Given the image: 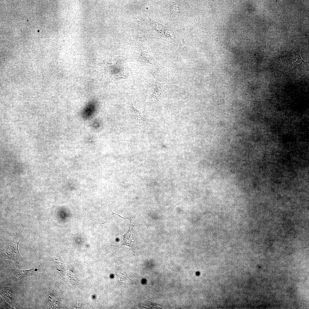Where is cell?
Segmentation results:
<instances>
[{
    "label": "cell",
    "instance_id": "cell-1",
    "mask_svg": "<svg viewBox=\"0 0 309 309\" xmlns=\"http://www.w3.org/2000/svg\"><path fill=\"white\" fill-rule=\"evenodd\" d=\"M20 240L15 236L13 240L8 242L1 250V255L4 258L11 260L19 264L23 261L18 250V244Z\"/></svg>",
    "mask_w": 309,
    "mask_h": 309
},
{
    "label": "cell",
    "instance_id": "cell-2",
    "mask_svg": "<svg viewBox=\"0 0 309 309\" xmlns=\"http://www.w3.org/2000/svg\"><path fill=\"white\" fill-rule=\"evenodd\" d=\"M38 270L33 268L28 270H20L11 269L10 270L11 276L14 280H20L29 276L38 274Z\"/></svg>",
    "mask_w": 309,
    "mask_h": 309
},
{
    "label": "cell",
    "instance_id": "cell-3",
    "mask_svg": "<svg viewBox=\"0 0 309 309\" xmlns=\"http://www.w3.org/2000/svg\"><path fill=\"white\" fill-rule=\"evenodd\" d=\"M1 294L9 302H11L13 300V290L10 285L3 284L2 285L1 287Z\"/></svg>",
    "mask_w": 309,
    "mask_h": 309
},
{
    "label": "cell",
    "instance_id": "cell-4",
    "mask_svg": "<svg viewBox=\"0 0 309 309\" xmlns=\"http://www.w3.org/2000/svg\"><path fill=\"white\" fill-rule=\"evenodd\" d=\"M94 102L89 103L83 111L82 114V117L86 119H89L94 114Z\"/></svg>",
    "mask_w": 309,
    "mask_h": 309
},
{
    "label": "cell",
    "instance_id": "cell-5",
    "mask_svg": "<svg viewBox=\"0 0 309 309\" xmlns=\"http://www.w3.org/2000/svg\"><path fill=\"white\" fill-rule=\"evenodd\" d=\"M3 303L1 305V306H3V308H9L12 309V307H11L9 306L8 304L6 303L4 301H3Z\"/></svg>",
    "mask_w": 309,
    "mask_h": 309
},
{
    "label": "cell",
    "instance_id": "cell-6",
    "mask_svg": "<svg viewBox=\"0 0 309 309\" xmlns=\"http://www.w3.org/2000/svg\"><path fill=\"white\" fill-rule=\"evenodd\" d=\"M106 221H105V222H103V223H100V224H103L104 225V224H105L104 223H105V222H106Z\"/></svg>",
    "mask_w": 309,
    "mask_h": 309
}]
</instances>
